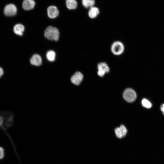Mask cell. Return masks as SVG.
Listing matches in <instances>:
<instances>
[{
    "instance_id": "4",
    "label": "cell",
    "mask_w": 164,
    "mask_h": 164,
    "mask_svg": "<svg viewBox=\"0 0 164 164\" xmlns=\"http://www.w3.org/2000/svg\"><path fill=\"white\" fill-rule=\"evenodd\" d=\"M98 75L100 77H103L107 73L110 71V69L108 64L105 62L98 63L97 66Z\"/></svg>"
},
{
    "instance_id": "14",
    "label": "cell",
    "mask_w": 164,
    "mask_h": 164,
    "mask_svg": "<svg viewBox=\"0 0 164 164\" xmlns=\"http://www.w3.org/2000/svg\"><path fill=\"white\" fill-rule=\"evenodd\" d=\"M83 5L86 8H91L95 4L94 0H82Z\"/></svg>"
},
{
    "instance_id": "12",
    "label": "cell",
    "mask_w": 164,
    "mask_h": 164,
    "mask_svg": "<svg viewBox=\"0 0 164 164\" xmlns=\"http://www.w3.org/2000/svg\"><path fill=\"white\" fill-rule=\"evenodd\" d=\"M25 28L23 25L21 24H18L15 25L13 28L14 33L18 35L21 36L24 31Z\"/></svg>"
},
{
    "instance_id": "5",
    "label": "cell",
    "mask_w": 164,
    "mask_h": 164,
    "mask_svg": "<svg viewBox=\"0 0 164 164\" xmlns=\"http://www.w3.org/2000/svg\"><path fill=\"white\" fill-rule=\"evenodd\" d=\"M17 9L16 6L14 4H10L7 5L4 10L5 15L8 16H12L15 15Z\"/></svg>"
},
{
    "instance_id": "15",
    "label": "cell",
    "mask_w": 164,
    "mask_h": 164,
    "mask_svg": "<svg viewBox=\"0 0 164 164\" xmlns=\"http://www.w3.org/2000/svg\"><path fill=\"white\" fill-rule=\"evenodd\" d=\"M56 54L54 51L50 50L47 52L46 57L48 60L50 61H54L55 58Z\"/></svg>"
},
{
    "instance_id": "1",
    "label": "cell",
    "mask_w": 164,
    "mask_h": 164,
    "mask_svg": "<svg viewBox=\"0 0 164 164\" xmlns=\"http://www.w3.org/2000/svg\"><path fill=\"white\" fill-rule=\"evenodd\" d=\"M44 36L49 40L57 41L59 39V32L56 28L49 26L45 31Z\"/></svg>"
},
{
    "instance_id": "6",
    "label": "cell",
    "mask_w": 164,
    "mask_h": 164,
    "mask_svg": "<svg viewBox=\"0 0 164 164\" xmlns=\"http://www.w3.org/2000/svg\"><path fill=\"white\" fill-rule=\"evenodd\" d=\"M83 79V75L80 72H75L71 78V81L73 84L78 85L82 82Z\"/></svg>"
},
{
    "instance_id": "20",
    "label": "cell",
    "mask_w": 164,
    "mask_h": 164,
    "mask_svg": "<svg viewBox=\"0 0 164 164\" xmlns=\"http://www.w3.org/2000/svg\"><path fill=\"white\" fill-rule=\"evenodd\" d=\"M3 122V119L2 117H0V126H1Z\"/></svg>"
},
{
    "instance_id": "13",
    "label": "cell",
    "mask_w": 164,
    "mask_h": 164,
    "mask_svg": "<svg viewBox=\"0 0 164 164\" xmlns=\"http://www.w3.org/2000/svg\"><path fill=\"white\" fill-rule=\"evenodd\" d=\"M66 4L67 7L69 9H75L77 6V2L76 0H66Z\"/></svg>"
},
{
    "instance_id": "11",
    "label": "cell",
    "mask_w": 164,
    "mask_h": 164,
    "mask_svg": "<svg viewBox=\"0 0 164 164\" xmlns=\"http://www.w3.org/2000/svg\"><path fill=\"white\" fill-rule=\"evenodd\" d=\"M99 13L98 9L94 6L90 8L88 12V16L91 19L96 18Z\"/></svg>"
},
{
    "instance_id": "18",
    "label": "cell",
    "mask_w": 164,
    "mask_h": 164,
    "mask_svg": "<svg viewBox=\"0 0 164 164\" xmlns=\"http://www.w3.org/2000/svg\"><path fill=\"white\" fill-rule=\"evenodd\" d=\"M160 109L163 114L164 115V103L162 104L161 105Z\"/></svg>"
},
{
    "instance_id": "3",
    "label": "cell",
    "mask_w": 164,
    "mask_h": 164,
    "mask_svg": "<svg viewBox=\"0 0 164 164\" xmlns=\"http://www.w3.org/2000/svg\"><path fill=\"white\" fill-rule=\"evenodd\" d=\"M124 99L128 102L134 101L136 98L137 95L135 91L132 89L128 88L126 89L123 94Z\"/></svg>"
},
{
    "instance_id": "9",
    "label": "cell",
    "mask_w": 164,
    "mask_h": 164,
    "mask_svg": "<svg viewBox=\"0 0 164 164\" xmlns=\"http://www.w3.org/2000/svg\"><path fill=\"white\" fill-rule=\"evenodd\" d=\"M35 2L33 0H24L22 4L23 8L26 10H29L33 9Z\"/></svg>"
},
{
    "instance_id": "10",
    "label": "cell",
    "mask_w": 164,
    "mask_h": 164,
    "mask_svg": "<svg viewBox=\"0 0 164 164\" xmlns=\"http://www.w3.org/2000/svg\"><path fill=\"white\" fill-rule=\"evenodd\" d=\"M30 62L32 65L39 66L42 64V58L38 54H34L30 58Z\"/></svg>"
},
{
    "instance_id": "16",
    "label": "cell",
    "mask_w": 164,
    "mask_h": 164,
    "mask_svg": "<svg viewBox=\"0 0 164 164\" xmlns=\"http://www.w3.org/2000/svg\"><path fill=\"white\" fill-rule=\"evenodd\" d=\"M142 104L143 106L147 108H150L152 107L151 103L147 99L144 98L142 101Z\"/></svg>"
},
{
    "instance_id": "2",
    "label": "cell",
    "mask_w": 164,
    "mask_h": 164,
    "mask_svg": "<svg viewBox=\"0 0 164 164\" xmlns=\"http://www.w3.org/2000/svg\"><path fill=\"white\" fill-rule=\"evenodd\" d=\"M125 49L124 44L119 41H116L113 42L111 46V53L115 56L121 55L124 52Z\"/></svg>"
},
{
    "instance_id": "17",
    "label": "cell",
    "mask_w": 164,
    "mask_h": 164,
    "mask_svg": "<svg viewBox=\"0 0 164 164\" xmlns=\"http://www.w3.org/2000/svg\"><path fill=\"white\" fill-rule=\"evenodd\" d=\"M4 156V151L2 147H0V159H2Z\"/></svg>"
},
{
    "instance_id": "8",
    "label": "cell",
    "mask_w": 164,
    "mask_h": 164,
    "mask_svg": "<svg viewBox=\"0 0 164 164\" xmlns=\"http://www.w3.org/2000/svg\"><path fill=\"white\" fill-rule=\"evenodd\" d=\"M48 17L51 19H54L58 15L59 12L57 8L55 6L52 5L49 7L47 9Z\"/></svg>"
},
{
    "instance_id": "7",
    "label": "cell",
    "mask_w": 164,
    "mask_h": 164,
    "mask_svg": "<svg viewBox=\"0 0 164 164\" xmlns=\"http://www.w3.org/2000/svg\"><path fill=\"white\" fill-rule=\"evenodd\" d=\"M114 132L117 138H121L126 136L127 133V130L124 125H121L119 127L115 129Z\"/></svg>"
},
{
    "instance_id": "19",
    "label": "cell",
    "mask_w": 164,
    "mask_h": 164,
    "mask_svg": "<svg viewBox=\"0 0 164 164\" xmlns=\"http://www.w3.org/2000/svg\"><path fill=\"white\" fill-rule=\"evenodd\" d=\"M3 74V69L0 67V77H1Z\"/></svg>"
}]
</instances>
